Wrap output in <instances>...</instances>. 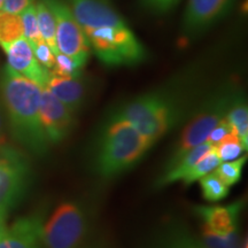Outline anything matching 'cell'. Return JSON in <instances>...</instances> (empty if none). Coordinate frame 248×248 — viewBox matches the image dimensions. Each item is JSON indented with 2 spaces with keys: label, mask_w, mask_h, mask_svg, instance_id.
<instances>
[{
  "label": "cell",
  "mask_w": 248,
  "mask_h": 248,
  "mask_svg": "<svg viewBox=\"0 0 248 248\" xmlns=\"http://www.w3.org/2000/svg\"><path fill=\"white\" fill-rule=\"evenodd\" d=\"M67 4L102 63L109 67L135 66L147 58L144 45L106 1L67 0Z\"/></svg>",
  "instance_id": "6da1fadb"
},
{
  "label": "cell",
  "mask_w": 248,
  "mask_h": 248,
  "mask_svg": "<svg viewBox=\"0 0 248 248\" xmlns=\"http://www.w3.org/2000/svg\"><path fill=\"white\" fill-rule=\"evenodd\" d=\"M42 89L8 64L1 71L0 93L14 137L39 155L44 154L49 145L39 114Z\"/></svg>",
  "instance_id": "7a4b0ae2"
},
{
  "label": "cell",
  "mask_w": 248,
  "mask_h": 248,
  "mask_svg": "<svg viewBox=\"0 0 248 248\" xmlns=\"http://www.w3.org/2000/svg\"><path fill=\"white\" fill-rule=\"evenodd\" d=\"M152 145L131 124L114 120L104 133L97 156V169L102 177H115L135 166Z\"/></svg>",
  "instance_id": "3957f363"
},
{
  "label": "cell",
  "mask_w": 248,
  "mask_h": 248,
  "mask_svg": "<svg viewBox=\"0 0 248 248\" xmlns=\"http://www.w3.org/2000/svg\"><path fill=\"white\" fill-rule=\"evenodd\" d=\"M176 119L175 102L169 94L161 91L139 95L114 115V120H123L131 124L151 145L169 131Z\"/></svg>",
  "instance_id": "277c9868"
},
{
  "label": "cell",
  "mask_w": 248,
  "mask_h": 248,
  "mask_svg": "<svg viewBox=\"0 0 248 248\" xmlns=\"http://www.w3.org/2000/svg\"><path fill=\"white\" fill-rule=\"evenodd\" d=\"M89 237L88 216L76 202L61 203L47 222L43 223L46 248H88Z\"/></svg>",
  "instance_id": "5b68a950"
},
{
  "label": "cell",
  "mask_w": 248,
  "mask_h": 248,
  "mask_svg": "<svg viewBox=\"0 0 248 248\" xmlns=\"http://www.w3.org/2000/svg\"><path fill=\"white\" fill-rule=\"evenodd\" d=\"M53 13L55 20V40L59 53L73 59L84 67L90 57V47L82 27L63 0H44Z\"/></svg>",
  "instance_id": "8992f818"
},
{
  "label": "cell",
  "mask_w": 248,
  "mask_h": 248,
  "mask_svg": "<svg viewBox=\"0 0 248 248\" xmlns=\"http://www.w3.org/2000/svg\"><path fill=\"white\" fill-rule=\"evenodd\" d=\"M29 166L17 151L11 147L0 150V210L7 213L26 191Z\"/></svg>",
  "instance_id": "52a82bcc"
},
{
  "label": "cell",
  "mask_w": 248,
  "mask_h": 248,
  "mask_svg": "<svg viewBox=\"0 0 248 248\" xmlns=\"http://www.w3.org/2000/svg\"><path fill=\"white\" fill-rule=\"evenodd\" d=\"M232 98L233 95L223 94L208 102L207 106L200 113H198L183 130L175 155L185 153L192 147L208 140L213 129L218 124L219 121L225 117Z\"/></svg>",
  "instance_id": "ba28073f"
},
{
  "label": "cell",
  "mask_w": 248,
  "mask_h": 248,
  "mask_svg": "<svg viewBox=\"0 0 248 248\" xmlns=\"http://www.w3.org/2000/svg\"><path fill=\"white\" fill-rule=\"evenodd\" d=\"M235 0H188L182 21L185 38H197L228 16Z\"/></svg>",
  "instance_id": "9c48e42d"
},
{
  "label": "cell",
  "mask_w": 248,
  "mask_h": 248,
  "mask_svg": "<svg viewBox=\"0 0 248 248\" xmlns=\"http://www.w3.org/2000/svg\"><path fill=\"white\" fill-rule=\"evenodd\" d=\"M39 114L49 144H57L63 140L75 123V113L59 100L47 88L42 89Z\"/></svg>",
  "instance_id": "30bf717a"
},
{
  "label": "cell",
  "mask_w": 248,
  "mask_h": 248,
  "mask_svg": "<svg viewBox=\"0 0 248 248\" xmlns=\"http://www.w3.org/2000/svg\"><path fill=\"white\" fill-rule=\"evenodd\" d=\"M2 48L12 69L35 82L40 88H46L51 73L37 61L32 46L26 37H21Z\"/></svg>",
  "instance_id": "8fae6325"
},
{
  "label": "cell",
  "mask_w": 248,
  "mask_h": 248,
  "mask_svg": "<svg viewBox=\"0 0 248 248\" xmlns=\"http://www.w3.org/2000/svg\"><path fill=\"white\" fill-rule=\"evenodd\" d=\"M0 248H46L43 241V221L28 216L6 226L0 235Z\"/></svg>",
  "instance_id": "7c38bea8"
},
{
  "label": "cell",
  "mask_w": 248,
  "mask_h": 248,
  "mask_svg": "<svg viewBox=\"0 0 248 248\" xmlns=\"http://www.w3.org/2000/svg\"><path fill=\"white\" fill-rule=\"evenodd\" d=\"M243 209V202L228 206H198L195 213L203 222V229L215 234L225 235L238 231V222Z\"/></svg>",
  "instance_id": "4fadbf2b"
},
{
  "label": "cell",
  "mask_w": 248,
  "mask_h": 248,
  "mask_svg": "<svg viewBox=\"0 0 248 248\" xmlns=\"http://www.w3.org/2000/svg\"><path fill=\"white\" fill-rule=\"evenodd\" d=\"M46 88L74 113L78 110L85 101L86 86L80 76L62 77L51 74Z\"/></svg>",
  "instance_id": "5bb4252c"
},
{
  "label": "cell",
  "mask_w": 248,
  "mask_h": 248,
  "mask_svg": "<svg viewBox=\"0 0 248 248\" xmlns=\"http://www.w3.org/2000/svg\"><path fill=\"white\" fill-rule=\"evenodd\" d=\"M214 146L209 141L203 142V144L198 145V146L192 147L191 150L186 151L185 153L175 155L170 161L169 167L166 169V172L163 173L162 177L160 178L157 185L166 186L171 183L182 181L184 175L188 171V169L195 162H198L201 156L212 151Z\"/></svg>",
  "instance_id": "9a60e30c"
},
{
  "label": "cell",
  "mask_w": 248,
  "mask_h": 248,
  "mask_svg": "<svg viewBox=\"0 0 248 248\" xmlns=\"http://www.w3.org/2000/svg\"><path fill=\"white\" fill-rule=\"evenodd\" d=\"M225 119L233 131L240 138L241 142L247 148L248 144V108L246 101L241 95L232 98V101L226 111Z\"/></svg>",
  "instance_id": "2e32d148"
},
{
  "label": "cell",
  "mask_w": 248,
  "mask_h": 248,
  "mask_svg": "<svg viewBox=\"0 0 248 248\" xmlns=\"http://www.w3.org/2000/svg\"><path fill=\"white\" fill-rule=\"evenodd\" d=\"M35 7L42 38L51 47L54 55H57L59 51L55 40V20L53 13L44 0H35Z\"/></svg>",
  "instance_id": "e0dca14e"
},
{
  "label": "cell",
  "mask_w": 248,
  "mask_h": 248,
  "mask_svg": "<svg viewBox=\"0 0 248 248\" xmlns=\"http://www.w3.org/2000/svg\"><path fill=\"white\" fill-rule=\"evenodd\" d=\"M24 37L21 15L0 11V46L11 44L14 40Z\"/></svg>",
  "instance_id": "ac0fdd59"
},
{
  "label": "cell",
  "mask_w": 248,
  "mask_h": 248,
  "mask_svg": "<svg viewBox=\"0 0 248 248\" xmlns=\"http://www.w3.org/2000/svg\"><path fill=\"white\" fill-rule=\"evenodd\" d=\"M222 161L219 159L218 154L216 153L215 148L209 151L203 156H201L198 162H195L193 166L188 169V171L185 173L182 181L185 185H190L192 183L199 181L201 177L206 176L207 173L212 172L213 170L219 166Z\"/></svg>",
  "instance_id": "d6986e66"
},
{
  "label": "cell",
  "mask_w": 248,
  "mask_h": 248,
  "mask_svg": "<svg viewBox=\"0 0 248 248\" xmlns=\"http://www.w3.org/2000/svg\"><path fill=\"white\" fill-rule=\"evenodd\" d=\"M247 161V156L238 157L235 160L225 161L224 163H219V166L213 170L214 173L228 187H231L235 183H238L241 178V173H243V169L245 163Z\"/></svg>",
  "instance_id": "ffe728a7"
},
{
  "label": "cell",
  "mask_w": 248,
  "mask_h": 248,
  "mask_svg": "<svg viewBox=\"0 0 248 248\" xmlns=\"http://www.w3.org/2000/svg\"><path fill=\"white\" fill-rule=\"evenodd\" d=\"M199 182L203 198L206 200L212 201V202L224 199L229 193V188L230 187H228L221 179L217 177L214 171L201 177Z\"/></svg>",
  "instance_id": "44dd1931"
},
{
  "label": "cell",
  "mask_w": 248,
  "mask_h": 248,
  "mask_svg": "<svg viewBox=\"0 0 248 248\" xmlns=\"http://www.w3.org/2000/svg\"><path fill=\"white\" fill-rule=\"evenodd\" d=\"M214 148H215L216 153L218 154L221 161L235 160L241 156L245 151H247V148L241 142L240 138L234 132L229 133Z\"/></svg>",
  "instance_id": "7402d4cb"
},
{
  "label": "cell",
  "mask_w": 248,
  "mask_h": 248,
  "mask_svg": "<svg viewBox=\"0 0 248 248\" xmlns=\"http://www.w3.org/2000/svg\"><path fill=\"white\" fill-rule=\"evenodd\" d=\"M200 241L206 248H239L241 243L238 231L231 232L225 235H219L203 228L201 232Z\"/></svg>",
  "instance_id": "603a6c76"
},
{
  "label": "cell",
  "mask_w": 248,
  "mask_h": 248,
  "mask_svg": "<svg viewBox=\"0 0 248 248\" xmlns=\"http://www.w3.org/2000/svg\"><path fill=\"white\" fill-rule=\"evenodd\" d=\"M20 15L21 18H22L24 37L29 40L30 44L33 45L37 44V43L43 42L38 27V21H37L35 2H33L32 5H30L28 8L24 9Z\"/></svg>",
  "instance_id": "cb8c5ba5"
},
{
  "label": "cell",
  "mask_w": 248,
  "mask_h": 248,
  "mask_svg": "<svg viewBox=\"0 0 248 248\" xmlns=\"http://www.w3.org/2000/svg\"><path fill=\"white\" fill-rule=\"evenodd\" d=\"M83 68L67 55L58 53L55 55V64L49 73L62 77H78Z\"/></svg>",
  "instance_id": "d4e9b609"
},
{
  "label": "cell",
  "mask_w": 248,
  "mask_h": 248,
  "mask_svg": "<svg viewBox=\"0 0 248 248\" xmlns=\"http://www.w3.org/2000/svg\"><path fill=\"white\" fill-rule=\"evenodd\" d=\"M157 248H206L201 241L194 239L185 233L169 235L159 245Z\"/></svg>",
  "instance_id": "484cf974"
},
{
  "label": "cell",
  "mask_w": 248,
  "mask_h": 248,
  "mask_svg": "<svg viewBox=\"0 0 248 248\" xmlns=\"http://www.w3.org/2000/svg\"><path fill=\"white\" fill-rule=\"evenodd\" d=\"M31 46H32L33 53H35L37 61H38L43 67H45L47 70L51 71L53 69L55 64V55L51 47L46 44L44 40Z\"/></svg>",
  "instance_id": "4316f807"
},
{
  "label": "cell",
  "mask_w": 248,
  "mask_h": 248,
  "mask_svg": "<svg viewBox=\"0 0 248 248\" xmlns=\"http://www.w3.org/2000/svg\"><path fill=\"white\" fill-rule=\"evenodd\" d=\"M179 0H140L141 7L152 14H166L178 4Z\"/></svg>",
  "instance_id": "83f0119b"
},
{
  "label": "cell",
  "mask_w": 248,
  "mask_h": 248,
  "mask_svg": "<svg viewBox=\"0 0 248 248\" xmlns=\"http://www.w3.org/2000/svg\"><path fill=\"white\" fill-rule=\"evenodd\" d=\"M231 132H234V131L232 130L231 125L229 124V122L226 121V119L224 117V119H222L221 121H219L218 124H217L215 128L213 129V131L210 132L208 140H207V141H209L210 144H212L213 146L215 147L216 145L218 144V142L221 141L223 138L226 137V136H228L229 133H231Z\"/></svg>",
  "instance_id": "f1b7e54d"
},
{
  "label": "cell",
  "mask_w": 248,
  "mask_h": 248,
  "mask_svg": "<svg viewBox=\"0 0 248 248\" xmlns=\"http://www.w3.org/2000/svg\"><path fill=\"white\" fill-rule=\"evenodd\" d=\"M33 2H35V0H4L2 11L20 15L24 9L32 5Z\"/></svg>",
  "instance_id": "f546056e"
},
{
  "label": "cell",
  "mask_w": 248,
  "mask_h": 248,
  "mask_svg": "<svg viewBox=\"0 0 248 248\" xmlns=\"http://www.w3.org/2000/svg\"><path fill=\"white\" fill-rule=\"evenodd\" d=\"M7 147V138H6V133L4 130V122H2L1 114H0V150Z\"/></svg>",
  "instance_id": "4dcf8cb0"
},
{
  "label": "cell",
  "mask_w": 248,
  "mask_h": 248,
  "mask_svg": "<svg viewBox=\"0 0 248 248\" xmlns=\"http://www.w3.org/2000/svg\"><path fill=\"white\" fill-rule=\"evenodd\" d=\"M6 212L4 210H0V235L4 232L6 228Z\"/></svg>",
  "instance_id": "1f68e13d"
},
{
  "label": "cell",
  "mask_w": 248,
  "mask_h": 248,
  "mask_svg": "<svg viewBox=\"0 0 248 248\" xmlns=\"http://www.w3.org/2000/svg\"><path fill=\"white\" fill-rule=\"evenodd\" d=\"M2 6H4V0H0V11L2 9Z\"/></svg>",
  "instance_id": "d6a6232c"
}]
</instances>
